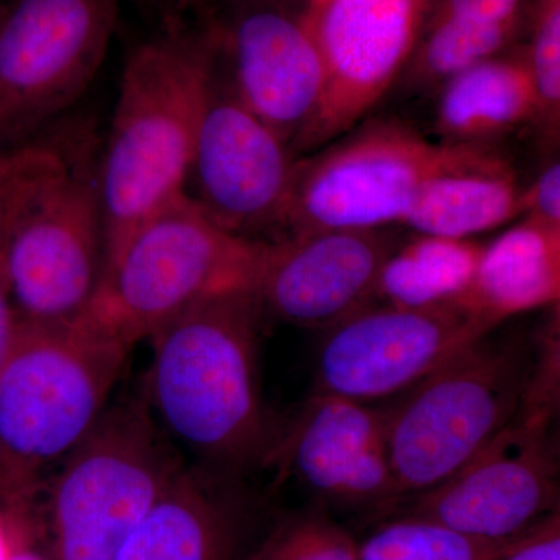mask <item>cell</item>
<instances>
[{"label":"cell","instance_id":"obj_1","mask_svg":"<svg viewBox=\"0 0 560 560\" xmlns=\"http://www.w3.org/2000/svg\"><path fill=\"white\" fill-rule=\"evenodd\" d=\"M254 289L195 305L151 338L153 357L140 396L168 441L190 464L242 474L270 463L279 431L261 396ZM186 459V458H184Z\"/></svg>","mask_w":560,"mask_h":560},{"label":"cell","instance_id":"obj_2","mask_svg":"<svg viewBox=\"0 0 560 560\" xmlns=\"http://www.w3.org/2000/svg\"><path fill=\"white\" fill-rule=\"evenodd\" d=\"M213 60L209 28H175L131 51L97 164L106 249L186 195Z\"/></svg>","mask_w":560,"mask_h":560},{"label":"cell","instance_id":"obj_3","mask_svg":"<svg viewBox=\"0 0 560 560\" xmlns=\"http://www.w3.org/2000/svg\"><path fill=\"white\" fill-rule=\"evenodd\" d=\"M130 348L80 318L14 319L0 368V492L43 495L110 404Z\"/></svg>","mask_w":560,"mask_h":560},{"label":"cell","instance_id":"obj_4","mask_svg":"<svg viewBox=\"0 0 560 560\" xmlns=\"http://www.w3.org/2000/svg\"><path fill=\"white\" fill-rule=\"evenodd\" d=\"M106 234L97 165L40 138L7 156V275L18 318H79L101 282Z\"/></svg>","mask_w":560,"mask_h":560},{"label":"cell","instance_id":"obj_5","mask_svg":"<svg viewBox=\"0 0 560 560\" xmlns=\"http://www.w3.org/2000/svg\"><path fill=\"white\" fill-rule=\"evenodd\" d=\"M265 246L223 230L184 195L106 249L101 282L79 318L132 349L210 298L256 290Z\"/></svg>","mask_w":560,"mask_h":560},{"label":"cell","instance_id":"obj_6","mask_svg":"<svg viewBox=\"0 0 560 560\" xmlns=\"http://www.w3.org/2000/svg\"><path fill=\"white\" fill-rule=\"evenodd\" d=\"M187 460L143 397L110 401L40 497L54 560H114Z\"/></svg>","mask_w":560,"mask_h":560},{"label":"cell","instance_id":"obj_7","mask_svg":"<svg viewBox=\"0 0 560 560\" xmlns=\"http://www.w3.org/2000/svg\"><path fill=\"white\" fill-rule=\"evenodd\" d=\"M533 364L521 338L489 334L383 410L399 500L451 477L517 416Z\"/></svg>","mask_w":560,"mask_h":560},{"label":"cell","instance_id":"obj_8","mask_svg":"<svg viewBox=\"0 0 560 560\" xmlns=\"http://www.w3.org/2000/svg\"><path fill=\"white\" fill-rule=\"evenodd\" d=\"M447 150L397 119L357 125L294 162L280 237L400 224Z\"/></svg>","mask_w":560,"mask_h":560},{"label":"cell","instance_id":"obj_9","mask_svg":"<svg viewBox=\"0 0 560 560\" xmlns=\"http://www.w3.org/2000/svg\"><path fill=\"white\" fill-rule=\"evenodd\" d=\"M120 0H11L0 5V156L43 138L91 86Z\"/></svg>","mask_w":560,"mask_h":560},{"label":"cell","instance_id":"obj_10","mask_svg":"<svg viewBox=\"0 0 560 560\" xmlns=\"http://www.w3.org/2000/svg\"><path fill=\"white\" fill-rule=\"evenodd\" d=\"M499 327L463 301L433 307L370 302L324 330L313 394L397 397Z\"/></svg>","mask_w":560,"mask_h":560},{"label":"cell","instance_id":"obj_11","mask_svg":"<svg viewBox=\"0 0 560 560\" xmlns=\"http://www.w3.org/2000/svg\"><path fill=\"white\" fill-rule=\"evenodd\" d=\"M552 418L517 416L451 477L386 514L412 515L482 539H514L559 511Z\"/></svg>","mask_w":560,"mask_h":560},{"label":"cell","instance_id":"obj_12","mask_svg":"<svg viewBox=\"0 0 560 560\" xmlns=\"http://www.w3.org/2000/svg\"><path fill=\"white\" fill-rule=\"evenodd\" d=\"M434 0H308L304 14L324 62L323 98L294 154L355 128L399 81Z\"/></svg>","mask_w":560,"mask_h":560},{"label":"cell","instance_id":"obj_13","mask_svg":"<svg viewBox=\"0 0 560 560\" xmlns=\"http://www.w3.org/2000/svg\"><path fill=\"white\" fill-rule=\"evenodd\" d=\"M294 162L290 147L232 90L215 51L186 197L223 230L261 241L279 230Z\"/></svg>","mask_w":560,"mask_h":560},{"label":"cell","instance_id":"obj_14","mask_svg":"<svg viewBox=\"0 0 560 560\" xmlns=\"http://www.w3.org/2000/svg\"><path fill=\"white\" fill-rule=\"evenodd\" d=\"M209 32L232 90L294 154L326 83L304 11L276 0H238Z\"/></svg>","mask_w":560,"mask_h":560},{"label":"cell","instance_id":"obj_15","mask_svg":"<svg viewBox=\"0 0 560 560\" xmlns=\"http://www.w3.org/2000/svg\"><path fill=\"white\" fill-rule=\"evenodd\" d=\"M401 241L393 228L267 241L256 285L264 313L291 326L329 329L374 300L383 264Z\"/></svg>","mask_w":560,"mask_h":560},{"label":"cell","instance_id":"obj_16","mask_svg":"<svg viewBox=\"0 0 560 560\" xmlns=\"http://www.w3.org/2000/svg\"><path fill=\"white\" fill-rule=\"evenodd\" d=\"M270 463L335 503L386 514L399 500L383 410L364 401L312 394L289 429L279 433Z\"/></svg>","mask_w":560,"mask_h":560},{"label":"cell","instance_id":"obj_17","mask_svg":"<svg viewBox=\"0 0 560 560\" xmlns=\"http://www.w3.org/2000/svg\"><path fill=\"white\" fill-rule=\"evenodd\" d=\"M237 477L186 463L114 560H235L248 511Z\"/></svg>","mask_w":560,"mask_h":560},{"label":"cell","instance_id":"obj_18","mask_svg":"<svg viewBox=\"0 0 560 560\" xmlns=\"http://www.w3.org/2000/svg\"><path fill=\"white\" fill-rule=\"evenodd\" d=\"M422 186L400 226L415 234L475 238L522 217V189L497 145H453Z\"/></svg>","mask_w":560,"mask_h":560},{"label":"cell","instance_id":"obj_19","mask_svg":"<svg viewBox=\"0 0 560 560\" xmlns=\"http://www.w3.org/2000/svg\"><path fill=\"white\" fill-rule=\"evenodd\" d=\"M438 92L433 127L438 142L497 145L525 125L537 124V98L525 46L478 62Z\"/></svg>","mask_w":560,"mask_h":560},{"label":"cell","instance_id":"obj_20","mask_svg":"<svg viewBox=\"0 0 560 560\" xmlns=\"http://www.w3.org/2000/svg\"><path fill=\"white\" fill-rule=\"evenodd\" d=\"M560 298V230L522 219L482 248L463 302L500 324Z\"/></svg>","mask_w":560,"mask_h":560},{"label":"cell","instance_id":"obj_21","mask_svg":"<svg viewBox=\"0 0 560 560\" xmlns=\"http://www.w3.org/2000/svg\"><path fill=\"white\" fill-rule=\"evenodd\" d=\"M485 243L415 234L383 264L375 285L378 304L433 307L460 301L469 291Z\"/></svg>","mask_w":560,"mask_h":560},{"label":"cell","instance_id":"obj_22","mask_svg":"<svg viewBox=\"0 0 560 560\" xmlns=\"http://www.w3.org/2000/svg\"><path fill=\"white\" fill-rule=\"evenodd\" d=\"M522 35L430 13L397 83L411 91H438L463 70L518 46Z\"/></svg>","mask_w":560,"mask_h":560},{"label":"cell","instance_id":"obj_23","mask_svg":"<svg viewBox=\"0 0 560 560\" xmlns=\"http://www.w3.org/2000/svg\"><path fill=\"white\" fill-rule=\"evenodd\" d=\"M522 536L482 539L429 518L389 515L359 544V560H500Z\"/></svg>","mask_w":560,"mask_h":560},{"label":"cell","instance_id":"obj_24","mask_svg":"<svg viewBox=\"0 0 560 560\" xmlns=\"http://www.w3.org/2000/svg\"><path fill=\"white\" fill-rule=\"evenodd\" d=\"M246 560H359V544L324 512L283 518Z\"/></svg>","mask_w":560,"mask_h":560},{"label":"cell","instance_id":"obj_25","mask_svg":"<svg viewBox=\"0 0 560 560\" xmlns=\"http://www.w3.org/2000/svg\"><path fill=\"white\" fill-rule=\"evenodd\" d=\"M526 57L537 98V124L555 131L560 114V0H539Z\"/></svg>","mask_w":560,"mask_h":560},{"label":"cell","instance_id":"obj_26","mask_svg":"<svg viewBox=\"0 0 560 560\" xmlns=\"http://www.w3.org/2000/svg\"><path fill=\"white\" fill-rule=\"evenodd\" d=\"M539 0H434L431 13L482 27L525 33Z\"/></svg>","mask_w":560,"mask_h":560},{"label":"cell","instance_id":"obj_27","mask_svg":"<svg viewBox=\"0 0 560 560\" xmlns=\"http://www.w3.org/2000/svg\"><path fill=\"white\" fill-rule=\"evenodd\" d=\"M560 230V162L552 160L522 189V217Z\"/></svg>","mask_w":560,"mask_h":560},{"label":"cell","instance_id":"obj_28","mask_svg":"<svg viewBox=\"0 0 560 560\" xmlns=\"http://www.w3.org/2000/svg\"><path fill=\"white\" fill-rule=\"evenodd\" d=\"M500 560H560V512L530 528Z\"/></svg>","mask_w":560,"mask_h":560},{"label":"cell","instance_id":"obj_29","mask_svg":"<svg viewBox=\"0 0 560 560\" xmlns=\"http://www.w3.org/2000/svg\"><path fill=\"white\" fill-rule=\"evenodd\" d=\"M10 560H54L44 533L40 503L33 504L22 512Z\"/></svg>","mask_w":560,"mask_h":560},{"label":"cell","instance_id":"obj_30","mask_svg":"<svg viewBox=\"0 0 560 560\" xmlns=\"http://www.w3.org/2000/svg\"><path fill=\"white\" fill-rule=\"evenodd\" d=\"M7 198L3 190L0 189V368L5 359L7 349L13 331L14 312L13 301H11L9 275H7Z\"/></svg>","mask_w":560,"mask_h":560},{"label":"cell","instance_id":"obj_31","mask_svg":"<svg viewBox=\"0 0 560 560\" xmlns=\"http://www.w3.org/2000/svg\"><path fill=\"white\" fill-rule=\"evenodd\" d=\"M38 500H10L0 493V560H10L13 550L14 534L22 512Z\"/></svg>","mask_w":560,"mask_h":560}]
</instances>
